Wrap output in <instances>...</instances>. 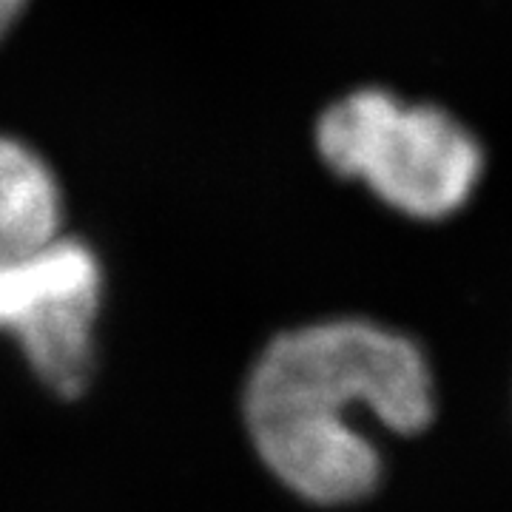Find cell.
<instances>
[{
    "label": "cell",
    "instance_id": "cell-1",
    "mask_svg": "<svg viewBox=\"0 0 512 512\" xmlns=\"http://www.w3.org/2000/svg\"><path fill=\"white\" fill-rule=\"evenodd\" d=\"M370 416L416 436L436 413L424 350L367 319H328L285 330L248 373L242 416L274 478L319 507H345L382 481V456L356 427Z\"/></svg>",
    "mask_w": 512,
    "mask_h": 512
},
{
    "label": "cell",
    "instance_id": "cell-2",
    "mask_svg": "<svg viewBox=\"0 0 512 512\" xmlns=\"http://www.w3.org/2000/svg\"><path fill=\"white\" fill-rule=\"evenodd\" d=\"M316 146L336 174L416 220L456 214L484 168L478 140L456 117L384 89L353 92L325 109Z\"/></svg>",
    "mask_w": 512,
    "mask_h": 512
},
{
    "label": "cell",
    "instance_id": "cell-3",
    "mask_svg": "<svg viewBox=\"0 0 512 512\" xmlns=\"http://www.w3.org/2000/svg\"><path fill=\"white\" fill-rule=\"evenodd\" d=\"M100 293V262L80 239L57 237L0 265V330L18 339L40 382L63 399L80 396L92 379Z\"/></svg>",
    "mask_w": 512,
    "mask_h": 512
},
{
    "label": "cell",
    "instance_id": "cell-4",
    "mask_svg": "<svg viewBox=\"0 0 512 512\" xmlns=\"http://www.w3.org/2000/svg\"><path fill=\"white\" fill-rule=\"evenodd\" d=\"M63 202L55 174L29 146L0 137V265L60 237Z\"/></svg>",
    "mask_w": 512,
    "mask_h": 512
},
{
    "label": "cell",
    "instance_id": "cell-5",
    "mask_svg": "<svg viewBox=\"0 0 512 512\" xmlns=\"http://www.w3.org/2000/svg\"><path fill=\"white\" fill-rule=\"evenodd\" d=\"M23 6H26V0H0V37L9 32V26L15 23Z\"/></svg>",
    "mask_w": 512,
    "mask_h": 512
}]
</instances>
